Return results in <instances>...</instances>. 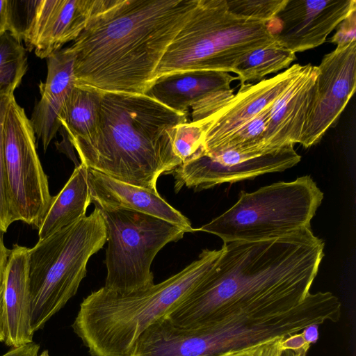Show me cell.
Segmentation results:
<instances>
[{"label": "cell", "mask_w": 356, "mask_h": 356, "mask_svg": "<svg viewBox=\"0 0 356 356\" xmlns=\"http://www.w3.org/2000/svg\"><path fill=\"white\" fill-rule=\"evenodd\" d=\"M5 318L3 307V285L0 284V341H5Z\"/></svg>", "instance_id": "cell-37"}, {"label": "cell", "mask_w": 356, "mask_h": 356, "mask_svg": "<svg viewBox=\"0 0 356 356\" xmlns=\"http://www.w3.org/2000/svg\"><path fill=\"white\" fill-rule=\"evenodd\" d=\"M301 333L309 345L314 344L317 342L319 333H318V325H311L305 327L301 331Z\"/></svg>", "instance_id": "cell-35"}, {"label": "cell", "mask_w": 356, "mask_h": 356, "mask_svg": "<svg viewBox=\"0 0 356 356\" xmlns=\"http://www.w3.org/2000/svg\"><path fill=\"white\" fill-rule=\"evenodd\" d=\"M355 0H287L275 19L280 28L273 34L276 41L294 53L314 49L353 10Z\"/></svg>", "instance_id": "cell-13"}, {"label": "cell", "mask_w": 356, "mask_h": 356, "mask_svg": "<svg viewBox=\"0 0 356 356\" xmlns=\"http://www.w3.org/2000/svg\"><path fill=\"white\" fill-rule=\"evenodd\" d=\"M275 42L268 23L232 13L227 0H197L163 56L154 81L187 72H232L247 54Z\"/></svg>", "instance_id": "cell-5"}, {"label": "cell", "mask_w": 356, "mask_h": 356, "mask_svg": "<svg viewBox=\"0 0 356 356\" xmlns=\"http://www.w3.org/2000/svg\"><path fill=\"white\" fill-rule=\"evenodd\" d=\"M318 74L317 66L304 65L271 104L264 138L265 152L300 143Z\"/></svg>", "instance_id": "cell-15"}, {"label": "cell", "mask_w": 356, "mask_h": 356, "mask_svg": "<svg viewBox=\"0 0 356 356\" xmlns=\"http://www.w3.org/2000/svg\"><path fill=\"white\" fill-rule=\"evenodd\" d=\"M309 348L293 351L291 350H282L280 356H307Z\"/></svg>", "instance_id": "cell-38"}, {"label": "cell", "mask_w": 356, "mask_h": 356, "mask_svg": "<svg viewBox=\"0 0 356 356\" xmlns=\"http://www.w3.org/2000/svg\"><path fill=\"white\" fill-rule=\"evenodd\" d=\"M3 236V233L0 232V284L3 280V273L10 254V250L4 244Z\"/></svg>", "instance_id": "cell-34"}, {"label": "cell", "mask_w": 356, "mask_h": 356, "mask_svg": "<svg viewBox=\"0 0 356 356\" xmlns=\"http://www.w3.org/2000/svg\"><path fill=\"white\" fill-rule=\"evenodd\" d=\"M221 254L204 249L178 273L131 291L104 286L81 302L72 324L91 356H131L140 334L168 316L200 283Z\"/></svg>", "instance_id": "cell-4"}, {"label": "cell", "mask_w": 356, "mask_h": 356, "mask_svg": "<svg viewBox=\"0 0 356 356\" xmlns=\"http://www.w3.org/2000/svg\"><path fill=\"white\" fill-rule=\"evenodd\" d=\"M95 0H40L23 41L29 51L47 58L74 42L93 13Z\"/></svg>", "instance_id": "cell-14"}, {"label": "cell", "mask_w": 356, "mask_h": 356, "mask_svg": "<svg viewBox=\"0 0 356 356\" xmlns=\"http://www.w3.org/2000/svg\"><path fill=\"white\" fill-rule=\"evenodd\" d=\"M8 0H0V34L8 31Z\"/></svg>", "instance_id": "cell-36"}, {"label": "cell", "mask_w": 356, "mask_h": 356, "mask_svg": "<svg viewBox=\"0 0 356 356\" xmlns=\"http://www.w3.org/2000/svg\"><path fill=\"white\" fill-rule=\"evenodd\" d=\"M102 91L75 85L67 96L58 117L67 139L86 138L97 127Z\"/></svg>", "instance_id": "cell-21"}, {"label": "cell", "mask_w": 356, "mask_h": 356, "mask_svg": "<svg viewBox=\"0 0 356 356\" xmlns=\"http://www.w3.org/2000/svg\"><path fill=\"white\" fill-rule=\"evenodd\" d=\"M40 0H8V31L22 41L29 29Z\"/></svg>", "instance_id": "cell-28"}, {"label": "cell", "mask_w": 356, "mask_h": 356, "mask_svg": "<svg viewBox=\"0 0 356 356\" xmlns=\"http://www.w3.org/2000/svg\"><path fill=\"white\" fill-rule=\"evenodd\" d=\"M286 2L287 0H227L232 13L266 23L276 17Z\"/></svg>", "instance_id": "cell-27"}, {"label": "cell", "mask_w": 356, "mask_h": 356, "mask_svg": "<svg viewBox=\"0 0 356 356\" xmlns=\"http://www.w3.org/2000/svg\"><path fill=\"white\" fill-rule=\"evenodd\" d=\"M234 89L211 92L195 102L192 106V121L201 120L218 110L233 95Z\"/></svg>", "instance_id": "cell-29"}, {"label": "cell", "mask_w": 356, "mask_h": 356, "mask_svg": "<svg viewBox=\"0 0 356 356\" xmlns=\"http://www.w3.org/2000/svg\"><path fill=\"white\" fill-rule=\"evenodd\" d=\"M302 66L294 64L257 83L240 85L238 91L218 110L201 120L193 121L202 130V154L216 152L234 132L270 106Z\"/></svg>", "instance_id": "cell-12"}, {"label": "cell", "mask_w": 356, "mask_h": 356, "mask_svg": "<svg viewBox=\"0 0 356 356\" xmlns=\"http://www.w3.org/2000/svg\"><path fill=\"white\" fill-rule=\"evenodd\" d=\"M40 346L34 342L17 348H12L0 356H38Z\"/></svg>", "instance_id": "cell-33"}, {"label": "cell", "mask_w": 356, "mask_h": 356, "mask_svg": "<svg viewBox=\"0 0 356 356\" xmlns=\"http://www.w3.org/2000/svg\"><path fill=\"white\" fill-rule=\"evenodd\" d=\"M282 338H275L222 356H280L282 351L281 348Z\"/></svg>", "instance_id": "cell-30"}, {"label": "cell", "mask_w": 356, "mask_h": 356, "mask_svg": "<svg viewBox=\"0 0 356 356\" xmlns=\"http://www.w3.org/2000/svg\"><path fill=\"white\" fill-rule=\"evenodd\" d=\"M28 69L26 48L10 32L0 34V95L14 93Z\"/></svg>", "instance_id": "cell-23"}, {"label": "cell", "mask_w": 356, "mask_h": 356, "mask_svg": "<svg viewBox=\"0 0 356 356\" xmlns=\"http://www.w3.org/2000/svg\"><path fill=\"white\" fill-rule=\"evenodd\" d=\"M270 106L234 132L215 152L228 149L241 152H266L264 150V138Z\"/></svg>", "instance_id": "cell-24"}, {"label": "cell", "mask_w": 356, "mask_h": 356, "mask_svg": "<svg viewBox=\"0 0 356 356\" xmlns=\"http://www.w3.org/2000/svg\"><path fill=\"white\" fill-rule=\"evenodd\" d=\"M324 246L311 227L223 243L211 270L166 317L176 326L193 328L273 304H298L310 293Z\"/></svg>", "instance_id": "cell-1"}, {"label": "cell", "mask_w": 356, "mask_h": 356, "mask_svg": "<svg viewBox=\"0 0 356 356\" xmlns=\"http://www.w3.org/2000/svg\"><path fill=\"white\" fill-rule=\"evenodd\" d=\"M29 248L14 244L3 273L4 343L17 348L33 342L31 325Z\"/></svg>", "instance_id": "cell-17"}, {"label": "cell", "mask_w": 356, "mask_h": 356, "mask_svg": "<svg viewBox=\"0 0 356 356\" xmlns=\"http://www.w3.org/2000/svg\"><path fill=\"white\" fill-rule=\"evenodd\" d=\"M197 0H96L84 30L67 47L75 85L144 94Z\"/></svg>", "instance_id": "cell-2"}, {"label": "cell", "mask_w": 356, "mask_h": 356, "mask_svg": "<svg viewBox=\"0 0 356 356\" xmlns=\"http://www.w3.org/2000/svg\"><path fill=\"white\" fill-rule=\"evenodd\" d=\"M3 152L13 220L24 222L38 230L53 196L37 153L31 120L15 97L5 118Z\"/></svg>", "instance_id": "cell-9"}, {"label": "cell", "mask_w": 356, "mask_h": 356, "mask_svg": "<svg viewBox=\"0 0 356 356\" xmlns=\"http://www.w3.org/2000/svg\"><path fill=\"white\" fill-rule=\"evenodd\" d=\"M337 28L330 42L340 46L356 40V10H353Z\"/></svg>", "instance_id": "cell-31"}, {"label": "cell", "mask_w": 356, "mask_h": 356, "mask_svg": "<svg viewBox=\"0 0 356 356\" xmlns=\"http://www.w3.org/2000/svg\"><path fill=\"white\" fill-rule=\"evenodd\" d=\"M234 80L236 76L225 72L177 73L155 80L144 94L175 111L188 113V108L204 96L230 89Z\"/></svg>", "instance_id": "cell-19"}, {"label": "cell", "mask_w": 356, "mask_h": 356, "mask_svg": "<svg viewBox=\"0 0 356 356\" xmlns=\"http://www.w3.org/2000/svg\"><path fill=\"white\" fill-rule=\"evenodd\" d=\"M323 199L313 179L305 175L247 193L220 216L195 231L214 234L223 243L280 237L310 222Z\"/></svg>", "instance_id": "cell-7"}, {"label": "cell", "mask_w": 356, "mask_h": 356, "mask_svg": "<svg viewBox=\"0 0 356 356\" xmlns=\"http://www.w3.org/2000/svg\"><path fill=\"white\" fill-rule=\"evenodd\" d=\"M101 211L107 244L104 287L125 292L154 284L151 266L154 257L166 244L181 239L186 232L170 222L138 211Z\"/></svg>", "instance_id": "cell-8"}, {"label": "cell", "mask_w": 356, "mask_h": 356, "mask_svg": "<svg viewBox=\"0 0 356 356\" xmlns=\"http://www.w3.org/2000/svg\"><path fill=\"white\" fill-rule=\"evenodd\" d=\"M173 151L181 163L194 159L203 153L202 130L195 122L178 124L173 137Z\"/></svg>", "instance_id": "cell-25"}, {"label": "cell", "mask_w": 356, "mask_h": 356, "mask_svg": "<svg viewBox=\"0 0 356 356\" xmlns=\"http://www.w3.org/2000/svg\"><path fill=\"white\" fill-rule=\"evenodd\" d=\"M46 81L39 85L40 99L30 118L36 138L45 152L61 125L58 117L64 103L75 86L74 57L67 47L47 58Z\"/></svg>", "instance_id": "cell-18"}, {"label": "cell", "mask_w": 356, "mask_h": 356, "mask_svg": "<svg viewBox=\"0 0 356 356\" xmlns=\"http://www.w3.org/2000/svg\"><path fill=\"white\" fill-rule=\"evenodd\" d=\"M293 147L266 152H241L228 149L209 155L201 154L181 163L173 170L175 191L177 193L185 186L200 191L223 183L284 171L301 160Z\"/></svg>", "instance_id": "cell-10"}, {"label": "cell", "mask_w": 356, "mask_h": 356, "mask_svg": "<svg viewBox=\"0 0 356 356\" xmlns=\"http://www.w3.org/2000/svg\"><path fill=\"white\" fill-rule=\"evenodd\" d=\"M317 76L300 144L318 143L337 123L356 87V40L337 46L317 66Z\"/></svg>", "instance_id": "cell-11"}, {"label": "cell", "mask_w": 356, "mask_h": 356, "mask_svg": "<svg viewBox=\"0 0 356 356\" xmlns=\"http://www.w3.org/2000/svg\"><path fill=\"white\" fill-rule=\"evenodd\" d=\"M296 59V53L276 41L247 54L232 72L237 74L240 85L260 81L268 74L289 68Z\"/></svg>", "instance_id": "cell-22"}, {"label": "cell", "mask_w": 356, "mask_h": 356, "mask_svg": "<svg viewBox=\"0 0 356 356\" xmlns=\"http://www.w3.org/2000/svg\"><path fill=\"white\" fill-rule=\"evenodd\" d=\"M90 203L88 168L79 163L63 189L53 196L49 210L38 229V241L72 225L86 216Z\"/></svg>", "instance_id": "cell-20"}, {"label": "cell", "mask_w": 356, "mask_h": 356, "mask_svg": "<svg viewBox=\"0 0 356 356\" xmlns=\"http://www.w3.org/2000/svg\"><path fill=\"white\" fill-rule=\"evenodd\" d=\"M187 117L145 94L102 91L96 131L68 141L88 169L159 194V177L181 163L172 143Z\"/></svg>", "instance_id": "cell-3"}, {"label": "cell", "mask_w": 356, "mask_h": 356, "mask_svg": "<svg viewBox=\"0 0 356 356\" xmlns=\"http://www.w3.org/2000/svg\"><path fill=\"white\" fill-rule=\"evenodd\" d=\"M91 202L101 210L126 209L167 220L186 232L195 231L188 219L161 195L147 189L113 179L88 169Z\"/></svg>", "instance_id": "cell-16"}, {"label": "cell", "mask_w": 356, "mask_h": 356, "mask_svg": "<svg viewBox=\"0 0 356 356\" xmlns=\"http://www.w3.org/2000/svg\"><path fill=\"white\" fill-rule=\"evenodd\" d=\"M14 93L0 95V232H7L13 222L9 201L3 152V125Z\"/></svg>", "instance_id": "cell-26"}, {"label": "cell", "mask_w": 356, "mask_h": 356, "mask_svg": "<svg viewBox=\"0 0 356 356\" xmlns=\"http://www.w3.org/2000/svg\"><path fill=\"white\" fill-rule=\"evenodd\" d=\"M310 346L311 345L307 343L301 332L284 337L281 341L282 350L296 351L304 348H309Z\"/></svg>", "instance_id": "cell-32"}, {"label": "cell", "mask_w": 356, "mask_h": 356, "mask_svg": "<svg viewBox=\"0 0 356 356\" xmlns=\"http://www.w3.org/2000/svg\"><path fill=\"white\" fill-rule=\"evenodd\" d=\"M102 211L92 212L29 248L31 325L35 333L72 298L89 259L106 244Z\"/></svg>", "instance_id": "cell-6"}, {"label": "cell", "mask_w": 356, "mask_h": 356, "mask_svg": "<svg viewBox=\"0 0 356 356\" xmlns=\"http://www.w3.org/2000/svg\"><path fill=\"white\" fill-rule=\"evenodd\" d=\"M39 356H49L48 350H44Z\"/></svg>", "instance_id": "cell-39"}]
</instances>
